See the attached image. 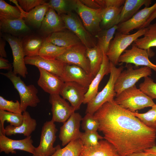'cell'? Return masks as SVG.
<instances>
[{
	"instance_id": "obj_27",
	"label": "cell",
	"mask_w": 156,
	"mask_h": 156,
	"mask_svg": "<svg viewBox=\"0 0 156 156\" xmlns=\"http://www.w3.org/2000/svg\"><path fill=\"white\" fill-rule=\"evenodd\" d=\"M44 38L39 36L28 34L21 40L22 46L25 57L39 56L40 50Z\"/></svg>"
},
{
	"instance_id": "obj_51",
	"label": "cell",
	"mask_w": 156,
	"mask_h": 156,
	"mask_svg": "<svg viewBox=\"0 0 156 156\" xmlns=\"http://www.w3.org/2000/svg\"><path fill=\"white\" fill-rule=\"evenodd\" d=\"M146 152H149L156 154V146L151 148L147 149L144 151Z\"/></svg>"
},
{
	"instance_id": "obj_39",
	"label": "cell",
	"mask_w": 156,
	"mask_h": 156,
	"mask_svg": "<svg viewBox=\"0 0 156 156\" xmlns=\"http://www.w3.org/2000/svg\"><path fill=\"white\" fill-rule=\"evenodd\" d=\"M151 107V109L145 113L132 112V113L147 126L156 129V104Z\"/></svg>"
},
{
	"instance_id": "obj_10",
	"label": "cell",
	"mask_w": 156,
	"mask_h": 156,
	"mask_svg": "<svg viewBox=\"0 0 156 156\" xmlns=\"http://www.w3.org/2000/svg\"><path fill=\"white\" fill-rule=\"evenodd\" d=\"M153 53L151 50L140 48L133 43L131 49L126 50L120 56L118 62L125 63L127 64H133L137 67L140 66H147L156 72V65L152 63L148 58L154 55Z\"/></svg>"
},
{
	"instance_id": "obj_4",
	"label": "cell",
	"mask_w": 156,
	"mask_h": 156,
	"mask_svg": "<svg viewBox=\"0 0 156 156\" xmlns=\"http://www.w3.org/2000/svg\"><path fill=\"white\" fill-rule=\"evenodd\" d=\"M0 73L10 80L18 92L21 108L23 113L26 111L28 107H36L40 102V99L37 95L38 90L34 85H26L20 77L12 70Z\"/></svg>"
},
{
	"instance_id": "obj_11",
	"label": "cell",
	"mask_w": 156,
	"mask_h": 156,
	"mask_svg": "<svg viewBox=\"0 0 156 156\" xmlns=\"http://www.w3.org/2000/svg\"><path fill=\"white\" fill-rule=\"evenodd\" d=\"M87 48L83 44L67 48L56 59L65 64L78 66L90 73V63L86 54Z\"/></svg>"
},
{
	"instance_id": "obj_26",
	"label": "cell",
	"mask_w": 156,
	"mask_h": 156,
	"mask_svg": "<svg viewBox=\"0 0 156 156\" xmlns=\"http://www.w3.org/2000/svg\"><path fill=\"white\" fill-rule=\"evenodd\" d=\"M79 156H121L114 146L106 140H101L94 147L83 146Z\"/></svg>"
},
{
	"instance_id": "obj_44",
	"label": "cell",
	"mask_w": 156,
	"mask_h": 156,
	"mask_svg": "<svg viewBox=\"0 0 156 156\" xmlns=\"http://www.w3.org/2000/svg\"><path fill=\"white\" fill-rule=\"evenodd\" d=\"M18 5L25 12H28L36 6L46 3L43 0H18Z\"/></svg>"
},
{
	"instance_id": "obj_6",
	"label": "cell",
	"mask_w": 156,
	"mask_h": 156,
	"mask_svg": "<svg viewBox=\"0 0 156 156\" xmlns=\"http://www.w3.org/2000/svg\"><path fill=\"white\" fill-rule=\"evenodd\" d=\"M66 28L75 34L87 48L96 46L97 42L94 36L86 28L77 14L74 12L60 15Z\"/></svg>"
},
{
	"instance_id": "obj_47",
	"label": "cell",
	"mask_w": 156,
	"mask_h": 156,
	"mask_svg": "<svg viewBox=\"0 0 156 156\" xmlns=\"http://www.w3.org/2000/svg\"><path fill=\"white\" fill-rule=\"evenodd\" d=\"M0 69L12 70L11 65L8 60L1 57H0Z\"/></svg>"
},
{
	"instance_id": "obj_41",
	"label": "cell",
	"mask_w": 156,
	"mask_h": 156,
	"mask_svg": "<svg viewBox=\"0 0 156 156\" xmlns=\"http://www.w3.org/2000/svg\"><path fill=\"white\" fill-rule=\"evenodd\" d=\"M139 89L152 99H156V83L149 76L144 77V81L139 85Z\"/></svg>"
},
{
	"instance_id": "obj_50",
	"label": "cell",
	"mask_w": 156,
	"mask_h": 156,
	"mask_svg": "<svg viewBox=\"0 0 156 156\" xmlns=\"http://www.w3.org/2000/svg\"><path fill=\"white\" fill-rule=\"evenodd\" d=\"M127 156H146V153L144 151L135 152Z\"/></svg>"
},
{
	"instance_id": "obj_42",
	"label": "cell",
	"mask_w": 156,
	"mask_h": 156,
	"mask_svg": "<svg viewBox=\"0 0 156 156\" xmlns=\"http://www.w3.org/2000/svg\"><path fill=\"white\" fill-rule=\"evenodd\" d=\"M81 126L85 132L97 131L99 128V123L94 114L87 113L82 118Z\"/></svg>"
},
{
	"instance_id": "obj_49",
	"label": "cell",
	"mask_w": 156,
	"mask_h": 156,
	"mask_svg": "<svg viewBox=\"0 0 156 156\" xmlns=\"http://www.w3.org/2000/svg\"><path fill=\"white\" fill-rule=\"evenodd\" d=\"M156 18V8L146 22L142 27L141 29L147 27L150 24L151 22Z\"/></svg>"
},
{
	"instance_id": "obj_15",
	"label": "cell",
	"mask_w": 156,
	"mask_h": 156,
	"mask_svg": "<svg viewBox=\"0 0 156 156\" xmlns=\"http://www.w3.org/2000/svg\"><path fill=\"white\" fill-rule=\"evenodd\" d=\"M49 102L51 105V120L64 123L76 111L59 94L50 95Z\"/></svg>"
},
{
	"instance_id": "obj_12",
	"label": "cell",
	"mask_w": 156,
	"mask_h": 156,
	"mask_svg": "<svg viewBox=\"0 0 156 156\" xmlns=\"http://www.w3.org/2000/svg\"><path fill=\"white\" fill-rule=\"evenodd\" d=\"M1 36L9 43L12 49L13 57V72L25 78L28 72L25 62V56L21 40L17 37L5 33Z\"/></svg>"
},
{
	"instance_id": "obj_20",
	"label": "cell",
	"mask_w": 156,
	"mask_h": 156,
	"mask_svg": "<svg viewBox=\"0 0 156 156\" xmlns=\"http://www.w3.org/2000/svg\"><path fill=\"white\" fill-rule=\"evenodd\" d=\"M24 60L26 64L34 66L38 68L43 69L61 77L65 64L56 59H46L39 56L25 57Z\"/></svg>"
},
{
	"instance_id": "obj_34",
	"label": "cell",
	"mask_w": 156,
	"mask_h": 156,
	"mask_svg": "<svg viewBox=\"0 0 156 156\" xmlns=\"http://www.w3.org/2000/svg\"><path fill=\"white\" fill-rule=\"evenodd\" d=\"M67 48L58 46L45 38L40 50L39 56L46 59L53 60L63 53Z\"/></svg>"
},
{
	"instance_id": "obj_38",
	"label": "cell",
	"mask_w": 156,
	"mask_h": 156,
	"mask_svg": "<svg viewBox=\"0 0 156 156\" xmlns=\"http://www.w3.org/2000/svg\"><path fill=\"white\" fill-rule=\"evenodd\" d=\"M23 119V113H14L0 110V132L5 135L4 125L5 121L10 123L11 126L18 127L22 124Z\"/></svg>"
},
{
	"instance_id": "obj_45",
	"label": "cell",
	"mask_w": 156,
	"mask_h": 156,
	"mask_svg": "<svg viewBox=\"0 0 156 156\" xmlns=\"http://www.w3.org/2000/svg\"><path fill=\"white\" fill-rule=\"evenodd\" d=\"M87 7L93 9H103L102 0H79Z\"/></svg>"
},
{
	"instance_id": "obj_30",
	"label": "cell",
	"mask_w": 156,
	"mask_h": 156,
	"mask_svg": "<svg viewBox=\"0 0 156 156\" xmlns=\"http://www.w3.org/2000/svg\"><path fill=\"white\" fill-rule=\"evenodd\" d=\"M151 2V0H125L120 13L119 23L130 19L143 5L149 7Z\"/></svg>"
},
{
	"instance_id": "obj_23",
	"label": "cell",
	"mask_w": 156,
	"mask_h": 156,
	"mask_svg": "<svg viewBox=\"0 0 156 156\" xmlns=\"http://www.w3.org/2000/svg\"><path fill=\"white\" fill-rule=\"evenodd\" d=\"M110 73V62L104 53L103 61L99 71L94 77L89 86L83 103L87 104L97 94L99 84L105 75Z\"/></svg>"
},
{
	"instance_id": "obj_16",
	"label": "cell",
	"mask_w": 156,
	"mask_h": 156,
	"mask_svg": "<svg viewBox=\"0 0 156 156\" xmlns=\"http://www.w3.org/2000/svg\"><path fill=\"white\" fill-rule=\"evenodd\" d=\"M31 136L20 140L10 139L0 132V152L16 154V150H21L33 154L35 147L33 144Z\"/></svg>"
},
{
	"instance_id": "obj_21",
	"label": "cell",
	"mask_w": 156,
	"mask_h": 156,
	"mask_svg": "<svg viewBox=\"0 0 156 156\" xmlns=\"http://www.w3.org/2000/svg\"><path fill=\"white\" fill-rule=\"evenodd\" d=\"M45 38L58 46L67 48L82 44L75 34L66 29L51 33Z\"/></svg>"
},
{
	"instance_id": "obj_24",
	"label": "cell",
	"mask_w": 156,
	"mask_h": 156,
	"mask_svg": "<svg viewBox=\"0 0 156 156\" xmlns=\"http://www.w3.org/2000/svg\"><path fill=\"white\" fill-rule=\"evenodd\" d=\"M66 29L64 22L60 15L53 9L49 8L42 22L40 31L46 34Z\"/></svg>"
},
{
	"instance_id": "obj_48",
	"label": "cell",
	"mask_w": 156,
	"mask_h": 156,
	"mask_svg": "<svg viewBox=\"0 0 156 156\" xmlns=\"http://www.w3.org/2000/svg\"><path fill=\"white\" fill-rule=\"evenodd\" d=\"M6 45V40L3 38H0V57H7V54L5 50Z\"/></svg>"
},
{
	"instance_id": "obj_32",
	"label": "cell",
	"mask_w": 156,
	"mask_h": 156,
	"mask_svg": "<svg viewBox=\"0 0 156 156\" xmlns=\"http://www.w3.org/2000/svg\"><path fill=\"white\" fill-rule=\"evenodd\" d=\"M143 35L133 42L138 48L147 50H151L152 47H156V23L150 24Z\"/></svg>"
},
{
	"instance_id": "obj_14",
	"label": "cell",
	"mask_w": 156,
	"mask_h": 156,
	"mask_svg": "<svg viewBox=\"0 0 156 156\" xmlns=\"http://www.w3.org/2000/svg\"><path fill=\"white\" fill-rule=\"evenodd\" d=\"M82 117L78 113H73L60 127L59 138L64 146L71 141L80 138V131Z\"/></svg>"
},
{
	"instance_id": "obj_40",
	"label": "cell",
	"mask_w": 156,
	"mask_h": 156,
	"mask_svg": "<svg viewBox=\"0 0 156 156\" xmlns=\"http://www.w3.org/2000/svg\"><path fill=\"white\" fill-rule=\"evenodd\" d=\"M80 138L83 146L88 147L97 146L99 144V140L104 139L97 131L82 132Z\"/></svg>"
},
{
	"instance_id": "obj_18",
	"label": "cell",
	"mask_w": 156,
	"mask_h": 156,
	"mask_svg": "<svg viewBox=\"0 0 156 156\" xmlns=\"http://www.w3.org/2000/svg\"><path fill=\"white\" fill-rule=\"evenodd\" d=\"M94 77L78 66L65 64L61 77L64 82H75L88 88Z\"/></svg>"
},
{
	"instance_id": "obj_35",
	"label": "cell",
	"mask_w": 156,
	"mask_h": 156,
	"mask_svg": "<svg viewBox=\"0 0 156 156\" xmlns=\"http://www.w3.org/2000/svg\"><path fill=\"white\" fill-rule=\"evenodd\" d=\"M117 28L116 25L109 29H101L95 36L97 39V45L105 54Z\"/></svg>"
},
{
	"instance_id": "obj_29",
	"label": "cell",
	"mask_w": 156,
	"mask_h": 156,
	"mask_svg": "<svg viewBox=\"0 0 156 156\" xmlns=\"http://www.w3.org/2000/svg\"><path fill=\"white\" fill-rule=\"evenodd\" d=\"M49 7L47 3L39 5L29 12H23V18L31 26L40 28L42 22Z\"/></svg>"
},
{
	"instance_id": "obj_37",
	"label": "cell",
	"mask_w": 156,
	"mask_h": 156,
	"mask_svg": "<svg viewBox=\"0 0 156 156\" xmlns=\"http://www.w3.org/2000/svg\"><path fill=\"white\" fill-rule=\"evenodd\" d=\"M22 17H23L22 11L18 5L13 6L0 0V18L14 20Z\"/></svg>"
},
{
	"instance_id": "obj_31",
	"label": "cell",
	"mask_w": 156,
	"mask_h": 156,
	"mask_svg": "<svg viewBox=\"0 0 156 156\" xmlns=\"http://www.w3.org/2000/svg\"><path fill=\"white\" fill-rule=\"evenodd\" d=\"M86 54L89 62L90 73L94 77L100 69L104 53L96 45L92 48H87Z\"/></svg>"
},
{
	"instance_id": "obj_52",
	"label": "cell",
	"mask_w": 156,
	"mask_h": 156,
	"mask_svg": "<svg viewBox=\"0 0 156 156\" xmlns=\"http://www.w3.org/2000/svg\"><path fill=\"white\" fill-rule=\"evenodd\" d=\"M146 156H156V154L149 153V152H146Z\"/></svg>"
},
{
	"instance_id": "obj_8",
	"label": "cell",
	"mask_w": 156,
	"mask_h": 156,
	"mask_svg": "<svg viewBox=\"0 0 156 156\" xmlns=\"http://www.w3.org/2000/svg\"><path fill=\"white\" fill-rule=\"evenodd\" d=\"M103 9H92L85 5L79 0H76L75 12L86 29L93 36H95L101 30L100 24Z\"/></svg>"
},
{
	"instance_id": "obj_9",
	"label": "cell",
	"mask_w": 156,
	"mask_h": 156,
	"mask_svg": "<svg viewBox=\"0 0 156 156\" xmlns=\"http://www.w3.org/2000/svg\"><path fill=\"white\" fill-rule=\"evenodd\" d=\"M54 122L51 120L44 123L39 145L35 147L32 156H51L55 152L56 148L53 146L58 130Z\"/></svg>"
},
{
	"instance_id": "obj_7",
	"label": "cell",
	"mask_w": 156,
	"mask_h": 156,
	"mask_svg": "<svg viewBox=\"0 0 156 156\" xmlns=\"http://www.w3.org/2000/svg\"><path fill=\"white\" fill-rule=\"evenodd\" d=\"M152 74L151 69L148 67L133 69L132 66L129 64L127 68L121 72L116 82L114 90L116 96L123 90L135 85L140 79L150 76Z\"/></svg>"
},
{
	"instance_id": "obj_3",
	"label": "cell",
	"mask_w": 156,
	"mask_h": 156,
	"mask_svg": "<svg viewBox=\"0 0 156 156\" xmlns=\"http://www.w3.org/2000/svg\"><path fill=\"white\" fill-rule=\"evenodd\" d=\"M123 66L117 68L110 62V75L109 79L103 89L98 92L95 96L87 104L86 113L94 114L105 103L114 100L116 94L114 90L116 80Z\"/></svg>"
},
{
	"instance_id": "obj_46",
	"label": "cell",
	"mask_w": 156,
	"mask_h": 156,
	"mask_svg": "<svg viewBox=\"0 0 156 156\" xmlns=\"http://www.w3.org/2000/svg\"><path fill=\"white\" fill-rule=\"evenodd\" d=\"M125 0H102L103 8L109 7H120L123 6Z\"/></svg>"
},
{
	"instance_id": "obj_19",
	"label": "cell",
	"mask_w": 156,
	"mask_h": 156,
	"mask_svg": "<svg viewBox=\"0 0 156 156\" xmlns=\"http://www.w3.org/2000/svg\"><path fill=\"white\" fill-rule=\"evenodd\" d=\"M38 69L40 76L37 81L38 85L50 95L59 94L64 83L62 78L43 69Z\"/></svg>"
},
{
	"instance_id": "obj_2",
	"label": "cell",
	"mask_w": 156,
	"mask_h": 156,
	"mask_svg": "<svg viewBox=\"0 0 156 156\" xmlns=\"http://www.w3.org/2000/svg\"><path fill=\"white\" fill-rule=\"evenodd\" d=\"M121 107L132 112L155 104L152 99L144 94L135 85L122 91L114 99Z\"/></svg>"
},
{
	"instance_id": "obj_43",
	"label": "cell",
	"mask_w": 156,
	"mask_h": 156,
	"mask_svg": "<svg viewBox=\"0 0 156 156\" xmlns=\"http://www.w3.org/2000/svg\"><path fill=\"white\" fill-rule=\"evenodd\" d=\"M0 110L14 113H22L20 103L18 100L16 102L9 101L0 96Z\"/></svg>"
},
{
	"instance_id": "obj_5",
	"label": "cell",
	"mask_w": 156,
	"mask_h": 156,
	"mask_svg": "<svg viewBox=\"0 0 156 156\" xmlns=\"http://www.w3.org/2000/svg\"><path fill=\"white\" fill-rule=\"evenodd\" d=\"M147 27L139 29L131 34H125L117 32L111 41L108 50L106 53L110 62L114 65L118 63L120 56L126 49L146 31Z\"/></svg>"
},
{
	"instance_id": "obj_1",
	"label": "cell",
	"mask_w": 156,
	"mask_h": 156,
	"mask_svg": "<svg viewBox=\"0 0 156 156\" xmlns=\"http://www.w3.org/2000/svg\"><path fill=\"white\" fill-rule=\"evenodd\" d=\"M94 114L99 122L98 130L121 156L156 146V129L146 126L114 99L104 103Z\"/></svg>"
},
{
	"instance_id": "obj_22",
	"label": "cell",
	"mask_w": 156,
	"mask_h": 156,
	"mask_svg": "<svg viewBox=\"0 0 156 156\" xmlns=\"http://www.w3.org/2000/svg\"><path fill=\"white\" fill-rule=\"evenodd\" d=\"M0 28L5 34L16 37L27 35L31 31L23 17L14 20L0 18Z\"/></svg>"
},
{
	"instance_id": "obj_36",
	"label": "cell",
	"mask_w": 156,
	"mask_h": 156,
	"mask_svg": "<svg viewBox=\"0 0 156 156\" xmlns=\"http://www.w3.org/2000/svg\"><path fill=\"white\" fill-rule=\"evenodd\" d=\"M76 0H50L47 2L49 8L59 15L75 12Z\"/></svg>"
},
{
	"instance_id": "obj_17",
	"label": "cell",
	"mask_w": 156,
	"mask_h": 156,
	"mask_svg": "<svg viewBox=\"0 0 156 156\" xmlns=\"http://www.w3.org/2000/svg\"><path fill=\"white\" fill-rule=\"evenodd\" d=\"M156 8V2L150 7H145L128 20L118 25L117 31L128 34L134 29H141Z\"/></svg>"
},
{
	"instance_id": "obj_28",
	"label": "cell",
	"mask_w": 156,
	"mask_h": 156,
	"mask_svg": "<svg viewBox=\"0 0 156 156\" xmlns=\"http://www.w3.org/2000/svg\"><path fill=\"white\" fill-rule=\"evenodd\" d=\"M122 7H109L103 9L100 24L101 29H109L119 24Z\"/></svg>"
},
{
	"instance_id": "obj_25",
	"label": "cell",
	"mask_w": 156,
	"mask_h": 156,
	"mask_svg": "<svg viewBox=\"0 0 156 156\" xmlns=\"http://www.w3.org/2000/svg\"><path fill=\"white\" fill-rule=\"evenodd\" d=\"M23 119L22 123L18 127L8 125L5 127L4 133L5 135L10 136L13 135L23 134L27 137L31 135L36 129V120L31 117L29 113L26 111L23 113Z\"/></svg>"
},
{
	"instance_id": "obj_33",
	"label": "cell",
	"mask_w": 156,
	"mask_h": 156,
	"mask_svg": "<svg viewBox=\"0 0 156 156\" xmlns=\"http://www.w3.org/2000/svg\"><path fill=\"white\" fill-rule=\"evenodd\" d=\"M83 146L80 138L73 140L63 148L59 145L56 146L55 152L51 156H79Z\"/></svg>"
},
{
	"instance_id": "obj_13",
	"label": "cell",
	"mask_w": 156,
	"mask_h": 156,
	"mask_svg": "<svg viewBox=\"0 0 156 156\" xmlns=\"http://www.w3.org/2000/svg\"><path fill=\"white\" fill-rule=\"evenodd\" d=\"M88 88L73 82H64L59 95L70 103L76 111L79 109L83 103Z\"/></svg>"
}]
</instances>
